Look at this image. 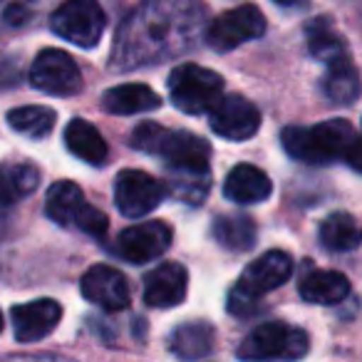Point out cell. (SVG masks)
I'll return each mask as SVG.
<instances>
[{
  "label": "cell",
  "mask_w": 362,
  "mask_h": 362,
  "mask_svg": "<svg viewBox=\"0 0 362 362\" xmlns=\"http://www.w3.org/2000/svg\"><path fill=\"white\" fill-rule=\"evenodd\" d=\"M202 0H144L122 21L110 55L112 72H132L189 52L204 35Z\"/></svg>",
  "instance_id": "cell-1"
},
{
  "label": "cell",
  "mask_w": 362,
  "mask_h": 362,
  "mask_svg": "<svg viewBox=\"0 0 362 362\" xmlns=\"http://www.w3.org/2000/svg\"><path fill=\"white\" fill-rule=\"evenodd\" d=\"M288 156L303 164H332L347 159L352 169H360V136L347 119H327L315 127H286L281 134Z\"/></svg>",
  "instance_id": "cell-2"
},
{
  "label": "cell",
  "mask_w": 362,
  "mask_h": 362,
  "mask_svg": "<svg viewBox=\"0 0 362 362\" xmlns=\"http://www.w3.org/2000/svg\"><path fill=\"white\" fill-rule=\"evenodd\" d=\"M132 146L146 154L164 159L166 166H197L209 169L211 146L206 139L192 134V132L164 129L156 122H144L132 132Z\"/></svg>",
  "instance_id": "cell-3"
},
{
  "label": "cell",
  "mask_w": 362,
  "mask_h": 362,
  "mask_svg": "<svg viewBox=\"0 0 362 362\" xmlns=\"http://www.w3.org/2000/svg\"><path fill=\"white\" fill-rule=\"evenodd\" d=\"M293 276V258L286 251H268L251 263L228 293L226 308L231 315L246 317L258 308V298L281 288Z\"/></svg>",
  "instance_id": "cell-4"
},
{
  "label": "cell",
  "mask_w": 362,
  "mask_h": 362,
  "mask_svg": "<svg viewBox=\"0 0 362 362\" xmlns=\"http://www.w3.org/2000/svg\"><path fill=\"white\" fill-rule=\"evenodd\" d=\"M308 352V335L300 327L273 320L253 327L236 350L241 360H298Z\"/></svg>",
  "instance_id": "cell-5"
},
{
  "label": "cell",
  "mask_w": 362,
  "mask_h": 362,
  "mask_svg": "<svg viewBox=\"0 0 362 362\" xmlns=\"http://www.w3.org/2000/svg\"><path fill=\"white\" fill-rule=\"evenodd\" d=\"M223 95L221 75L199 65H179L169 75V97L181 112L204 115Z\"/></svg>",
  "instance_id": "cell-6"
},
{
  "label": "cell",
  "mask_w": 362,
  "mask_h": 362,
  "mask_svg": "<svg viewBox=\"0 0 362 362\" xmlns=\"http://www.w3.org/2000/svg\"><path fill=\"white\" fill-rule=\"evenodd\" d=\"M52 33L77 47H95L102 40L107 16L100 0H65L50 18Z\"/></svg>",
  "instance_id": "cell-7"
},
{
  "label": "cell",
  "mask_w": 362,
  "mask_h": 362,
  "mask_svg": "<svg viewBox=\"0 0 362 362\" xmlns=\"http://www.w3.org/2000/svg\"><path fill=\"white\" fill-rule=\"evenodd\" d=\"M30 85L52 97H72L82 90V72L65 50H42L30 65Z\"/></svg>",
  "instance_id": "cell-8"
},
{
  "label": "cell",
  "mask_w": 362,
  "mask_h": 362,
  "mask_svg": "<svg viewBox=\"0 0 362 362\" xmlns=\"http://www.w3.org/2000/svg\"><path fill=\"white\" fill-rule=\"evenodd\" d=\"M266 33V18L256 6H238L218 16L206 28V45L216 52L236 50L248 40H256Z\"/></svg>",
  "instance_id": "cell-9"
},
{
  "label": "cell",
  "mask_w": 362,
  "mask_h": 362,
  "mask_svg": "<svg viewBox=\"0 0 362 362\" xmlns=\"http://www.w3.org/2000/svg\"><path fill=\"white\" fill-rule=\"evenodd\" d=\"M166 197V189L159 179L139 169H127L115 181V204L127 218H141L154 211Z\"/></svg>",
  "instance_id": "cell-10"
},
{
  "label": "cell",
  "mask_w": 362,
  "mask_h": 362,
  "mask_svg": "<svg viewBox=\"0 0 362 362\" xmlns=\"http://www.w3.org/2000/svg\"><path fill=\"white\" fill-rule=\"evenodd\" d=\"M209 122H211V129L218 136L231 141H243V139H251L258 132V127H261V112L246 97L221 95L214 102L211 110H209Z\"/></svg>",
  "instance_id": "cell-11"
},
{
  "label": "cell",
  "mask_w": 362,
  "mask_h": 362,
  "mask_svg": "<svg viewBox=\"0 0 362 362\" xmlns=\"http://www.w3.org/2000/svg\"><path fill=\"white\" fill-rule=\"evenodd\" d=\"M171 226L166 221H144L129 226L117 238V253L129 263H149L171 246Z\"/></svg>",
  "instance_id": "cell-12"
},
{
  "label": "cell",
  "mask_w": 362,
  "mask_h": 362,
  "mask_svg": "<svg viewBox=\"0 0 362 362\" xmlns=\"http://www.w3.org/2000/svg\"><path fill=\"white\" fill-rule=\"evenodd\" d=\"M80 291L87 300L95 303L102 310L117 313L129 305V283H127V278L117 268L105 266V263L92 266L82 276Z\"/></svg>",
  "instance_id": "cell-13"
},
{
  "label": "cell",
  "mask_w": 362,
  "mask_h": 362,
  "mask_svg": "<svg viewBox=\"0 0 362 362\" xmlns=\"http://www.w3.org/2000/svg\"><path fill=\"white\" fill-rule=\"evenodd\" d=\"M62 317V308L52 298H40L33 303H21L11 310L13 332L18 342H37L50 335Z\"/></svg>",
  "instance_id": "cell-14"
},
{
  "label": "cell",
  "mask_w": 362,
  "mask_h": 362,
  "mask_svg": "<svg viewBox=\"0 0 362 362\" xmlns=\"http://www.w3.org/2000/svg\"><path fill=\"white\" fill-rule=\"evenodd\" d=\"M189 291V273L179 263H161L144 276L141 296L151 308H176Z\"/></svg>",
  "instance_id": "cell-15"
},
{
  "label": "cell",
  "mask_w": 362,
  "mask_h": 362,
  "mask_svg": "<svg viewBox=\"0 0 362 362\" xmlns=\"http://www.w3.org/2000/svg\"><path fill=\"white\" fill-rule=\"evenodd\" d=\"M273 184L268 179V174L263 169L253 164H236L228 171L226 181H223V194L226 199H231L233 204H261L271 197Z\"/></svg>",
  "instance_id": "cell-16"
},
{
  "label": "cell",
  "mask_w": 362,
  "mask_h": 362,
  "mask_svg": "<svg viewBox=\"0 0 362 362\" xmlns=\"http://www.w3.org/2000/svg\"><path fill=\"white\" fill-rule=\"evenodd\" d=\"M164 189L176 202L199 206L211 189V171L197 169V166H166Z\"/></svg>",
  "instance_id": "cell-17"
},
{
  "label": "cell",
  "mask_w": 362,
  "mask_h": 362,
  "mask_svg": "<svg viewBox=\"0 0 362 362\" xmlns=\"http://www.w3.org/2000/svg\"><path fill=\"white\" fill-rule=\"evenodd\" d=\"M214 342H216V330L209 322L194 320L174 327L169 335V350L181 360H202L214 352Z\"/></svg>",
  "instance_id": "cell-18"
},
{
  "label": "cell",
  "mask_w": 362,
  "mask_h": 362,
  "mask_svg": "<svg viewBox=\"0 0 362 362\" xmlns=\"http://www.w3.org/2000/svg\"><path fill=\"white\" fill-rule=\"evenodd\" d=\"M102 107L110 115H139L161 107V97L151 87L132 82V85H117L102 95Z\"/></svg>",
  "instance_id": "cell-19"
},
{
  "label": "cell",
  "mask_w": 362,
  "mask_h": 362,
  "mask_svg": "<svg viewBox=\"0 0 362 362\" xmlns=\"http://www.w3.org/2000/svg\"><path fill=\"white\" fill-rule=\"evenodd\" d=\"M87 206V199L85 194L80 192L77 184L72 181H57L47 189V197H45V214L50 221H55L57 226H75L80 214L85 211Z\"/></svg>",
  "instance_id": "cell-20"
},
{
  "label": "cell",
  "mask_w": 362,
  "mask_h": 362,
  "mask_svg": "<svg viewBox=\"0 0 362 362\" xmlns=\"http://www.w3.org/2000/svg\"><path fill=\"white\" fill-rule=\"evenodd\" d=\"M322 95L335 105H352L360 95V77L350 55H342L337 60L327 62V72L320 82Z\"/></svg>",
  "instance_id": "cell-21"
},
{
  "label": "cell",
  "mask_w": 362,
  "mask_h": 362,
  "mask_svg": "<svg viewBox=\"0 0 362 362\" xmlns=\"http://www.w3.org/2000/svg\"><path fill=\"white\" fill-rule=\"evenodd\" d=\"M65 144L77 159L87 161L92 166H100L110 156V146H107L105 136L100 134L95 124L85 119H72L65 129Z\"/></svg>",
  "instance_id": "cell-22"
},
{
  "label": "cell",
  "mask_w": 362,
  "mask_h": 362,
  "mask_svg": "<svg viewBox=\"0 0 362 362\" xmlns=\"http://www.w3.org/2000/svg\"><path fill=\"white\" fill-rule=\"evenodd\" d=\"M350 296V281L337 271H310L300 281V298L315 305H335Z\"/></svg>",
  "instance_id": "cell-23"
},
{
  "label": "cell",
  "mask_w": 362,
  "mask_h": 362,
  "mask_svg": "<svg viewBox=\"0 0 362 362\" xmlns=\"http://www.w3.org/2000/svg\"><path fill=\"white\" fill-rule=\"evenodd\" d=\"M211 236H214V241L226 248V251L243 253L253 248V243H256V238H258V228L251 216L231 214V216L214 218Z\"/></svg>",
  "instance_id": "cell-24"
},
{
  "label": "cell",
  "mask_w": 362,
  "mask_h": 362,
  "mask_svg": "<svg viewBox=\"0 0 362 362\" xmlns=\"http://www.w3.org/2000/svg\"><path fill=\"white\" fill-rule=\"evenodd\" d=\"M320 243L332 253H345V251H355L360 246V226H357L355 216L340 211V214H330L325 221L320 223Z\"/></svg>",
  "instance_id": "cell-25"
},
{
  "label": "cell",
  "mask_w": 362,
  "mask_h": 362,
  "mask_svg": "<svg viewBox=\"0 0 362 362\" xmlns=\"http://www.w3.org/2000/svg\"><path fill=\"white\" fill-rule=\"evenodd\" d=\"M55 110L50 107H40V105H28V107H16V110L8 112V124L16 132L33 139H42L52 132L55 127Z\"/></svg>",
  "instance_id": "cell-26"
},
{
  "label": "cell",
  "mask_w": 362,
  "mask_h": 362,
  "mask_svg": "<svg viewBox=\"0 0 362 362\" xmlns=\"http://www.w3.org/2000/svg\"><path fill=\"white\" fill-rule=\"evenodd\" d=\"M308 50H310V55L315 57V60L325 62V65L342 55H350L345 40L332 30L327 21L310 23V28H308Z\"/></svg>",
  "instance_id": "cell-27"
},
{
  "label": "cell",
  "mask_w": 362,
  "mask_h": 362,
  "mask_svg": "<svg viewBox=\"0 0 362 362\" xmlns=\"http://www.w3.org/2000/svg\"><path fill=\"white\" fill-rule=\"evenodd\" d=\"M3 174H6L8 184H11L13 194H16L18 199L33 194L37 189V184H40V171L33 164H28V161L25 164L8 166V169H3Z\"/></svg>",
  "instance_id": "cell-28"
},
{
  "label": "cell",
  "mask_w": 362,
  "mask_h": 362,
  "mask_svg": "<svg viewBox=\"0 0 362 362\" xmlns=\"http://www.w3.org/2000/svg\"><path fill=\"white\" fill-rule=\"evenodd\" d=\"M75 226L92 238H105L107 228H110V221H107V216L100 211V209H95L92 204H87L85 211L80 214V218H77Z\"/></svg>",
  "instance_id": "cell-29"
},
{
  "label": "cell",
  "mask_w": 362,
  "mask_h": 362,
  "mask_svg": "<svg viewBox=\"0 0 362 362\" xmlns=\"http://www.w3.org/2000/svg\"><path fill=\"white\" fill-rule=\"evenodd\" d=\"M23 60L18 55H0V92L13 90L23 82Z\"/></svg>",
  "instance_id": "cell-30"
},
{
  "label": "cell",
  "mask_w": 362,
  "mask_h": 362,
  "mask_svg": "<svg viewBox=\"0 0 362 362\" xmlns=\"http://www.w3.org/2000/svg\"><path fill=\"white\" fill-rule=\"evenodd\" d=\"M16 194H13V189H11V184H8V179H6V174L0 171V206H11L13 202H16Z\"/></svg>",
  "instance_id": "cell-31"
},
{
  "label": "cell",
  "mask_w": 362,
  "mask_h": 362,
  "mask_svg": "<svg viewBox=\"0 0 362 362\" xmlns=\"http://www.w3.org/2000/svg\"><path fill=\"white\" fill-rule=\"evenodd\" d=\"M273 3H278V6H293V3H298V0H273Z\"/></svg>",
  "instance_id": "cell-32"
},
{
  "label": "cell",
  "mask_w": 362,
  "mask_h": 362,
  "mask_svg": "<svg viewBox=\"0 0 362 362\" xmlns=\"http://www.w3.org/2000/svg\"><path fill=\"white\" fill-rule=\"evenodd\" d=\"M8 6H3V0H0V21H3V13H6Z\"/></svg>",
  "instance_id": "cell-33"
},
{
  "label": "cell",
  "mask_w": 362,
  "mask_h": 362,
  "mask_svg": "<svg viewBox=\"0 0 362 362\" xmlns=\"http://www.w3.org/2000/svg\"><path fill=\"white\" fill-rule=\"evenodd\" d=\"M0 330H3V313H0Z\"/></svg>",
  "instance_id": "cell-34"
}]
</instances>
